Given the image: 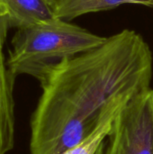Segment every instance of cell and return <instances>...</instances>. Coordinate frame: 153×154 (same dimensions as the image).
Returning a JSON list of instances; mask_svg holds the SVG:
<instances>
[{"instance_id":"cell-1","label":"cell","mask_w":153,"mask_h":154,"mask_svg":"<svg viewBox=\"0 0 153 154\" xmlns=\"http://www.w3.org/2000/svg\"><path fill=\"white\" fill-rule=\"evenodd\" d=\"M152 75V51L142 34L130 29L55 64L40 82L31 154H60L75 146L150 88Z\"/></svg>"},{"instance_id":"cell-2","label":"cell","mask_w":153,"mask_h":154,"mask_svg":"<svg viewBox=\"0 0 153 154\" xmlns=\"http://www.w3.org/2000/svg\"><path fill=\"white\" fill-rule=\"evenodd\" d=\"M106 40V37L61 19L17 29L6 66L14 79L29 75L41 82L55 64L95 49Z\"/></svg>"},{"instance_id":"cell-3","label":"cell","mask_w":153,"mask_h":154,"mask_svg":"<svg viewBox=\"0 0 153 154\" xmlns=\"http://www.w3.org/2000/svg\"><path fill=\"white\" fill-rule=\"evenodd\" d=\"M104 154H153V89L129 100L115 116Z\"/></svg>"},{"instance_id":"cell-4","label":"cell","mask_w":153,"mask_h":154,"mask_svg":"<svg viewBox=\"0 0 153 154\" xmlns=\"http://www.w3.org/2000/svg\"><path fill=\"white\" fill-rule=\"evenodd\" d=\"M60 19L54 0H0V37L4 43L8 32Z\"/></svg>"},{"instance_id":"cell-5","label":"cell","mask_w":153,"mask_h":154,"mask_svg":"<svg viewBox=\"0 0 153 154\" xmlns=\"http://www.w3.org/2000/svg\"><path fill=\"white\" fill-rule=\"evenodd\" d=\"M5 43L0 37V154H8L14 147L15 111L14 86L3 52Z\"/></svg>"},{"instance_id":"cell-6","label":"cell","mask_w":153,"mask_h":154,"mask_svg":"<svg viewBox=\"0 0 153 154\" xmlns=\"http://www.w3.org/2000/svg\"><path fill=\"white\" fill-rule=\"evenodd\" d=\"M58 18L69 22L87 14L115 9L123 5L153 8V0H54Z\"/></svg>"},{"instance_id":"cell-7","label":"cell","mask_w":153,"mask_h":154,"mask_svg":"<svg viewBox=\"0 0 153 154\" xmlns=\"http://www.w3.org/2000/svg\"><path fill=\"white\" fill-rule=\"evenodd\" d=\"M117 115V114H116ZM113 116L103 122L89 136L76 144L75 146L64 151L60 154H96L105 140L108 137L115 116Z\"/></svg>"},{"instance_id":"cell-8","label":"cell","mask_w":153,"mask_h":154,"mask_svg":"<svg viewBox=\"0 0 153 154\" xmlns=\"http://www.w3.org/2000/svg\"><path fill=\"white\" fill-rule=\"evenodd\" d=\"M105 146H106V143H104L102 145H101V147L98 149V151L96 152V154H104V151H105Z\"/></svg>"}]
</instances>
